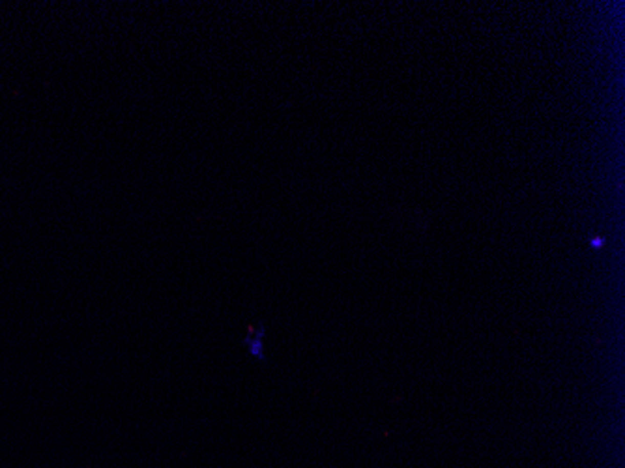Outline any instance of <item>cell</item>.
<instances>
[{
	"mask_svg": "<svg viewBox=\"0 0 625 468\" xmlns=\"http://www.w3.org/2000/svg\"><path fill=\"white\" fill-rule=\"evenodd\" d=\"M601 245H603V238L593 240V247H601Z\"/></svg>",
	"mask_w": 625,
	"mask_h": 468,
	"instance_id": "cell-1",
	"label": "cell"
}]
</instances>
